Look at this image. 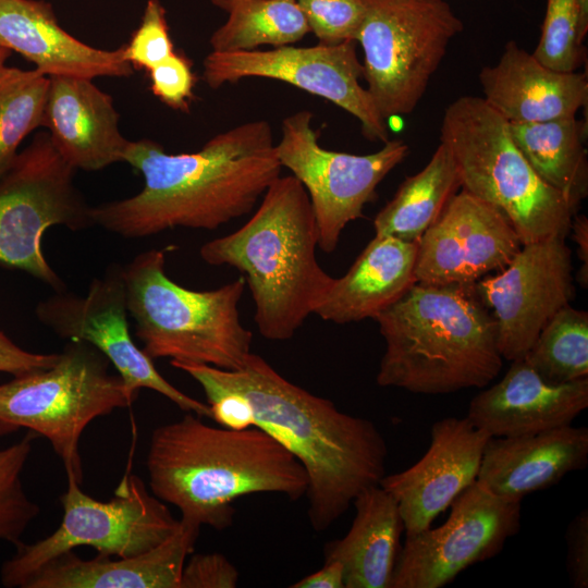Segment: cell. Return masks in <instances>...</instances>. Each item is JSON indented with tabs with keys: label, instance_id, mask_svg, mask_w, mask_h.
I'll return each mask as SVG.
<instances>
[{
	"label": "cell",
	"instance_id": "obj_1",
	"mask_svg": "<svg viewBox=\"0 0 588 588\" xmlns=\"http://www.w3.org/2000/svg\"><path fill=\"white\" fill-rule=\"evenodd\" d=\"M144 180L133 196L90 208L94 225L125 238L175 228L215 230L249 213L282 166L271 125L256 120L221 132L194 152L131 140L124 161Z\"/></svg>",
	"mask_w": 588,
	"mask_h": 588
},
{
	"label": "cell",
	"instance_id": "obj_2",
	"mask_svg": "<svg viewBox=\"0 0 588 588\" xmlns=\"http://www.w3.org/2000/svg\"><path fill=\"white\" fill-rule=\"evenodd\" d=\"M173 367L199 385L246 397L254 426L279 441L304 467L307 514L316 531L329 528L360 491L379 485L385 475L388 446L371 420L343 413L332 401L289 381L260 355L250 353L234 370L196 364Z\"/></svg>",
	"mask_w": 588,
	"mask_h": 588
},
{
	"label": "cell",
	"instance_id": "obj_3",
	"mask_svg": "<svg viewBox=\"0 0 588 588\" xmlns=\"http://www.w3.org/2000/svg\"><path fill=\"white\" fill-rule=\"evenodd\" d=\"M154 495L181 518L223 530L233 524V502L253 493L298 500L308 478L297 458L260 428L231 430L187 413L154 429L146 461Z\"/></svg>",
	"mask_w": 588,
	"mask_h": 588
},
{
	"label": "cell",
	"instance_id": "obj_4",
	"mask_svg": "<svg viewBox=\"0 0 588 588\" xmlns=\"http://www.w3.org/2000/svg\"><path fill=\"white\" fill-rule=\"evenodd\" d=\"M318 230L305 187L279 176L250 219L236 231L206 242L201 259L230 266L245 279L255 323L271 341H286L315 314L333 279L318 264Z\"/></svg>",
	"mask_w": 588,
	"mask_h": 588
},
{
	"label": "cell",
	"instance_id": "obj_5",
	"mask_svg": "<svg viewBox=\"0 0 588 588\" xmlns=\"http://www.w3.org/2000/svg\"><path fill=\"white\" fill-rule=\"evenodd\" d=\"M385 341L376 381L419 394L485 388L503 357L475 284L415 283L376 319Z\"/></svg>",
	"mask_w": 588,
	"mask_h": 588
},
{
	"label": "cell",
	"instance_id": "obj_6",
	"mask_svg": "<svg viewBox=\"0 0 588 588\" xmlns=\"http://www.w3.org/2000/svg\"><path fill=\"white\" fill-rule=\"evenodd\" d=\"M122 277L136 336L151 359L234 370L252 353L253 333L238 313L243 277L215 290H189L167 275L164 249L156 248L122 267Z\"/></svg>",
	"mask_w": 588,
	"mask_h": 588
},
{
	"label": "cell",
	"instance_id": "obj_7",
	"mask_svg": "<svg viewBox=\"0 0 588 588\" xmlns=\"http://www.w3.org/2000/svg\"><path fill=\"white\" fill-rule=\"evenodd\" d=\"M440 142L452 152L462 188L500 210L522 245L565 238L576 215L513 142L507 121L482 97L462 96L442 118Z\"/></svg>",
	"mask_w": 588,
	"mask_h": 588
},
{
	"label": "cell",
	"instance_id": "obj_8",
	"mask_svg": "<svg viewBox=\"0 0 588 588\" xmlns=\"http://www.w3.org/2000/svg\"><path fill=\"white\" fill-rule=\"evenodd\" d=\"M111 363L85 342L68 341L50 367L0 384V436L21 428L49 440L66 476L83 481L79 438L94 419L134 402Z\"/></svg>",
	"mask_w": 588,
	"mask_h": 588
},
{
	"label": "cell",
	"instance_id": "obj_9",
	"mask_svg": "<svg viewBox=\"0 0 588 588\" xmlns=\"http://www.w3.org/2000/svg\"><path fill=\"white\" fill-rule=\"evenodd\" d=\"M356 37L364 52L363 78L385 120L412 113L463 32L445 0H362Z\"/></svg>",
	"mask_w": 588,
	"mask_h": 588
},
{
	"label": "cell",
	"instance_id": "obj_10",
	"mask_svg": "<svg viewBox=\"0 0 588 588\" xmlns=\"http://www.w3.org/2000/svg\"><path fill=\"white\" fill-rule=\"evenodd\" d=\"M60 501L63 507L60 526L35 543L23 542L2 564L4 587L22 588L46 563L81 546L118 558L143 553L169 537L180 522L137 475L130 473L109 502L95 500L82 491L74 477L66 476V490Z\"/></svg>",
	"mask_w": 588,
	"mask_h": 588
},
{
	"label": "cell",
	"instance_id": "obj_11",
	"mask_svg": "<svg viewBox=\"0 0 588 588\" xmlns=\"http://www.w3.org/2000/svg\"><path fill=\"white\" fill-rule=\"evenodd\" d=\"M75 172L48 132H39L0 177V265L25 271L57 292L64 284L42 253L45 232L54 225L72 231L94 225L91 207L74 184Z\"/></svg>",
	"mask_w": 588,
	"mask_h": 588
},
{
	"label": "cell",
	"instance_id": "obj_12",
	"mask_svg": "<svg viewBox=\"0 0 588 588\" xmlns=\"http://www.w3.org/2000/svg\"><path fill=\"white\" fill-rule=\"evenodd\" d=\"M313 113L297 111L282 121L275 154L305 187L318 230V246L332 253L344 228L363 217L380 182L409 154L401 139H389L368 155L324 149L313 128Z\"/></svg>",
	"mask_w": 588,
	"mask_h": 588
},
{
	"label": "cell",
	"instance_id": "obj_13",
	"mask_svg": "<svg viewBox=\"0 0 588 588\" xmlns=\"http://www.w3.org/2000/svg\"><path fill=\"white\" fill-rule=\"evenodd\" d=\"M35 314L38 321L60 339L85 342L102 353L122 378L133 401L139 389L146 388L166 396L186 413L211 418L207 403L171 384L135 344L128 328L120 265L111 266L102 277L93 279L84 296L57 292L40 301Z\"/></svg>",
	"mask_w": 588,
	"mask_h": 588
},
{
	"label": "cell",
	"instance_id": "obj_14",
	"mask_svg": "<svg viewBox=\"0 0 588 588\" xmlns=\"http://www.w3.org/2000/svg\"><path fill=\"white\" fill-rule=\"evenodd\" d=\"M355 42L211 51L203 61V79L212 89L247 77L284 82L347 111L360 122L366 138L384 144L390 139L385 120L359 83L363 64L357 58Z\"/></svg>",
	"mask_w": 588,
	"mask_h": 588
},
{
	"label": "cell",
	"instance_id": "obj_15",
	"mask_svg": "<svg viewBox=\"0 0 588 588\" xmlns=\"http://www.w3.org/2000/svg\"><path fill=\"white\" fill-rule=\"evenodd\" d=\"M520 504L476 480L451 503L443 525L406 535L390 588H440L467 567L498 555L519 530Z\"/></svg>",
	"mask_w": 588,
	"mask_h": 588
},
{
	"label": "cell",
	"instance_id": "obj_16",
	"mask_svg": "<svg viewBox=\"0 0 588 588\" xmlns=\"http://www.w3.org/2000/svg\"><path fill=\"white\" fill-rule=\"evenodd\" d=\"M475 289L493 317L501 356L522 359L575 295L571 249L559 236L523 244L504 269L482 278Z\"/></svg>",
	"mask_w": 588,
	"mask_h": 588
},
{
	"label": "cell",
	"instance_id": "obj_17",
	"mask_svg": "<svg viewBox=\"0 0 588 588\" xmlns=\"http://www.w3.org/2000/svg\"><path fill=\"white\" fill-rule=\"evenodd\" d=\"M520 247L507 218L462 188L417 242L416 282L471 285L504 269Z\"/></svg>",
	"mask_w": 588,
	"mask_h": 588
},
{
	"label": "cell",
	"instance_id": "obj_18",
	"mask_svg": "<svg viewBox=\"0 0 588 588\" xmlns=\"http://www.w3.org/2000/svg\"><path fill=\"white\" fill-rule=\"evenodd\" d=\"M491 436L467 417H445L431 427L425 455L379 485L396 501L406 535L427 529L455 498L477 480Z\"/></svg>",
	"mask_w": 588,
	"mask_h": 588
},
{
	"label": "cell",
	"instance_id": "obj_19",
	"mask_svg": "<svg viewBox=\"0 0 588 588\" xmlns=\"http://www.w3.org/2000/svg\"><path fill=\"white\" fill-rule=\"evenodd\" d=\"M588 407V378L551 384L522 358L475 395L467 418L491 437L515 438L572 425Z\"/></svg>",
	"mask_w": 588,
	"mask_h": 588
},
{
	"label": "cell",
	"instance_id": "obj_20",
	"mask_svg": "<svg viewBox=\"0 0 588 588\" xmlns=\"http://www.w3.org/2000/svg\"><path fill=\"white\" fill-rule=\"evenodd\" d=\"M0 47L21 54L47 75L128 77L133 66L124 46L93 47L71 35L45 0H0Z\"/></svg>",
	"mask_w": 588,
	"mask_h": 588
},
{
	"label": "cell",
	"instance_id": "obj_21",
	"mask_svg": "<svg viewBox=\"0 0 588 588\" xmlns=\"http://www.w3.org/2000/svg\"><path fill=\"white\" fill-rule=\"evenodd\" d=\"M113 98L90 78L49 76L44 127L60 155L77 171L123 162L131 140L120 131Z\"/></svg>",
	"mask_w": 588,
	"mask_h": 588
},
{
	"label": "cell",
	"instance_id": "obj_22",
	"mask_svg": "<svg viewBox=\"0 0 588 588\" xmlns=\"http://www.w3.org/2000/svg\"><path fill=\"white\" fill-rule=\"evenodd\" d=\"M482 99L507 122L576 117L588 102L586 73L562 72L538 61L514 40L479 73Z\"/></svg>",
	"mask_w": 588,
	"mask_h": 588
},
{
	"label": "cell",
	"instance_id": "obj_23",
	"mask_svg": "<svg viewBox=\"0 0 588 588\" xmlns=\"http://www.w3.org/2000/svg\"><path fill=\"white\" fill-rule=\"evenodd\" d=\"M588 464V428L573 425L531 436L491 437L477 480L493 494L522 502Z\"/></svg>",
	"mask_w": 588,
	"mask_h": 588
},
{
	"label": "cell",
	"instance_id": "obj_24",
	"mask_svg": "<svg viewBox=\"0 0 588 588\" xmlns=\"http://www.w3.org/2000/svg\"><path fill=\"white\" fill-rule=\"evenodd\" d=\"M200 527L180 518L162 542L133 556L113 559L98 553L83 560L68 551L36 571L22 588H180Z\"/></svg>",
	"mask_w": 588,
	"mask_h": 588
},
{
	"label": "cell",
	"instance_id": "obj_25",
	"mask_svg": "<svg viewBox=\"0 0 588 588\" xmlns=\"http://www.w3.org/2000/svg\"><path fill=\"white\" fill-rule=\"evenodd\" d=\"M416 254L417 243L375 234L348 271L333 279L315 315L340 324L375 320L416 283Z\"/></svg>",
	"mask_w": 588,
	"mask_h": 588
},
{
	"label": "cell",
	"instance_id": "obj_26",
	"mask_svg": "<svg viewBox=\"0 0 588 588\" xmlns=\"http://www.w3.org/2000/svg\"><path fill=\"white\" fill-rule=\"evenodd\" d=\"M348 532L324 547V561L344 568L345 588H390L405 531L395 499L380 485L360 491L352 503Z\"/></svg>",
	"mask_w": 588,
	"mask_h": 588
},
{
	"label": "cell",
	"instance_id": "obj_27",
	"mask_svg": "<svg viewBox=\"0 0 588 588\" xmlns=\"http://www.w3.org/2000/svg\"><path fill=\"white\" fill-rule=\"evenodd\" d=\"M510 135L537 174L576 213L588 195L587 120L507 122Z\"/></svg>",
	"mask_w": 588,
	"mask_h": 588
},
{
	"label": "cell",
	"instance_id": "obj_28",
	"mask_svg": "<svg viewBox=\"0 0 588 588\" xmlns=\"http://www.w3.org/2000/svg\"><path fill=\"white\" fill-rule=\"evenodd\" d=\"M462 188L456 161L443 144L429 162L408 176L373 220L375 234L417 243Z\"/></svg>",
	"mask_w": 588,
	"mask_h": 588
},
{
	"label": "cell",
	"instance_id": "obj_29",
	"mask_svg": "<svg viewBox=\"0 0 588 588\" xmlns=\"http://www.w3.org/2000/svg\"><path fill=\"white\" fill-rule=\"evenodd\" d=\"M228 13L226 22L210 36L211 51H249L299 41L309 25L295 0H211Z\"/></svg>",
	"mask_w": 588,
	"mask_h": 588
},
{
	"label": "cell",
	"instance_id": "obj_30",
	"mask_svg": "<svg viewBox=\"0 0 588 588\" xmlns=\"http://www.w3.org/2000/svg\"><path fill=\"white\" fill-rule=\"evenodd\" d=\"M523 359L551 384L588 378V313L569 304L562 307Z\"/></svg>",
	"mask_w": 588,
	"mask_h": 588
},
{
	"label": "cell",
	"instance_id": "obj_31",
	"mask_svg": "<svg viewBox=\"0 0 588 588\" xmlns=\"http://www.w3.org/2000/svg\"><path fill=\"white\" fill-rule=\"evenodd\" d=\"M49 76L4 65L0 70V177L11 168L19 146L44 126Z\"/></svg>",
	"mask_w": 588,
	"mask_h": 588
},
{
	"label": "cell",
	"instance_id": "obj_32",
	"mask_svg": "<svg viewBox=\"0 0 588 588\" xmlns=\"http://www.w3.org/2000/svg\"><path fill=\"white\" fill-rule=\"evenodd\" d=\"M35 434L0 450V540L23 543L22 537L39 515L40 507L26 494L22 474L30 456Z\"/></svg>",
	"mask_w": 588,
	"mask_h": 588
},
{
	"label": "cell",
	"instance_id": "obj_33",
	"mask_svg": "<svg viewBox=\"0 0 588 588\" xmlns=\"http://www.w3.org/2000/svg\"><path fill=\"white\" fill-rule=\"evenodd\" d=\"M579 0H547L541 35L532 56L548 68L575 72L584 61Z\"/></svg>",
	"mask_w": 588,
	"mask_h": 588
},
{
	"label": "cell",
	"instance_id": "obj_34",
	"mask_svg": "<svg viewBox=\"0 0 588 588\" xmlns=\"http://www.w3.org/2000/svg\"><path fill=\"white\" fill-rule=\"evenodd\" d=\"M174 52L166 9L159 0H148L138 27L124 45V58L134 70L148 72Z\"/></svg>",
	"mask_w": 588,
	"mask_h": 588
},
{
	"label": "cell",
	"instance_id": "obj_35",
	"mask_svg": "<svg viewBox=\"0 0 588 588\" xmlns=\"http://www.w3.org/2000/svg\"><path fill=\"white\" fill-rule=\"evenodd\" d=\"M295 1L319 42L356 41L363 20L362 0Z\"/></svg>",
	"mask_w": 588,
	"mask_h": 588
},
{
	"label": "cell",
	"instance_id": "obj_36",
	"mask_svg": "<svg viewBox=\"0 0 588 588\" xmlns=\"http://www.w3.org/2000/svg\"><path fill=\"white\" fill-rule=\"evenodd\" d=\"M192 61L182 53L174 52L170 58L148 71L150 90L169 108L188 112L195 100L196 76Z\"/></svg>",
	"mask_w": 588,
	"mask_h": 588
},
{
	"label": "cell",
	"instance_id": "obj_37",
	"mask_svg": "<svg viewBox=\"0 0 588 588\" xmlns=\"http://www.w3.org/2000/svg\"><path fill=\"white\" fill-rule=\"evenodd\" d=\"M238 571L223 554L197 553L186 560L180 588H235Z\"/></svg>",
	"mask_w": 588,
	"mask_h": 588
},
{
	"label": "cell",
	"instance_id": "obj_38",
	"mask_svg": "<svg viewBox=\"0 0 588 588\" xmlns=\"http://www.w3.org/2000/svg\"><path fill=\"white\" fill-rule=\"evenodd\" d=\"M211 418L221 427L244 430L254 426V413L249 402L242 394L211 384H200Z\"/></svg>",
	"mask_w": 588,
	"mask_h": 588
},
{
	"label": "cell",
	"instance_id": "obj_39",
	"mask_svg": "<svg viewBox=\"0 0 588 588\" xmlns=\"http://www.w3.org/2000/svg\"><path fill=\"white\" fill-rule=\"evenodd\" d=\"M566 571L575 588L588 587V511L581 510L567 525Z\"/></svg>",
	"mask_w": 588,
	"mask_h": 588
},
{
	"label": "cell",
	"instance_id": "obj_40",
	"mask_svg": "<svg viewBox=\"0 0 588 588\" xmlns=\"http://www.w3.org/2000/svg\"><path fill=\"white\" fill-rule=\"evenodd\" d=\"M59 353L40 354L15 344L0 328V372L20 376L52 366Z\"/></svg>",
	"mask_w": 588,
	"mask_h": 588
},
{
	"label": "cell",
	"instance_id": "obj_41",
	"mask_svg": "<svg viewBox=\"0 0 588 588\" xmlns=\"http://www.w3.org/2000/svg\"><path fill=\"white\" fill-rule=\"evenodd\" d=\"M291 588H345L344 568L338 561H324L323 566L292 584Z\"/></svg>",
	"mask_w": 588,
	"mask_h": 588
},
{
	"label": "cell",
	"instance_id": "obj_42",
	"mask_svg": "<svg viewBox=\"0 0 588 588\" xmlns=\"http://www.w3.org/2000/svg\"><path fill=\"white\" fill-rule=\"evenodd\" d=\"M569 233L577 244V255L581 262L576 281L586 289L588 285V219L585 215L573 217Z\"/></svg>",
	"mask_w": 588,
	"mask_h": 588
},
{
	"label": "cell",
	"instance_id": "obj_43",
	"mask_svg": "<svg viewBox=\"0 0 588 588\" xmlns=\"http://www.w3.org/2000/svg\"><path fill=\"white\" fill-rule=\"evenodd\" d=\"M11 51L5 49V48H2L0 47V70L7 65V61L8 59L10 58L11 56Z\"/></svg>",
	"mask_w": 588,
	"mask_h": 588
}]
</instances>
